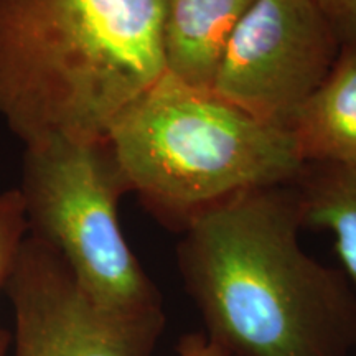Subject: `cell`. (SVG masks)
<instances>
[{
	"instance_id": "obj_1",
	"label": "cell",
	"mask_w": 356,
	"mask_h": 356,
	"mask_svg": "<svg viewBox=\"0 0 356 356\" xmlns=\"http://www.w3.org/2000/svg\"><path fill=\"white\" fill-rule=\"evenodd\" d=\"M292 185L254 190L195 218L177 267L204 337L229 356H350L356 292L302 248Z\"/></svg>"
},
{
	"instance_id": "obj_2",
	"label": "cell",
	"mask_w": 356,
	"mask_h": 356,
	"mask_svg": "<svg viewBox=\"0 0 356 356\" xmlns=\"http://www.w3.org/2000/svg\"><path fill=\"white\" fill-rule=\"evenodd\" d=\"M165 0H0V118L24 145L104 140L165 74Z\"/></svg>"
},
{
	"instance_id": "obj_3",
	"label": "cell",
	"mask_w": 356,
	"mask_h": 356,
	"mask_svg": "<svg viewBox=\"0 0 356 356\" xmlns=\"http://www.w3.org/2000/svg\"><path fill=\"white\" fill-rule=\"evenodd\" d=\"M108 140L129 193L177 233L238 195L293 185L305 168L286 129L168 74L119 115Z\"/></svg>"
},
{
	"instance_id": "obj_4",
	"label": "cell",
	"mask_w": 356,
	"mask_h": 356,
	"mask_svg": "<svg viewBox=\"0 0 356 356\" xmlns=\"http://www.w3.org/2000/svg\"><path fill=\"white\" fill-rule=\"evenodd\" d=\"M19 191L29 234L63 257L97 304L129 314L163 309L119 225L129 186L108 139L50 137L25 145Z\"/></svg>"
},
{
	"instance_id": "obj_5",
	"label": "cell",
	"mask_w": 356,
	"mask_h": 356,
	"mask_svg": "<svg viewBox=\"0 0 356 356\" xmlns=\"http://www.w3.org/2000/svg\"><path fill=\"white\" fill-rule=\"evenodd\" d=\"M12 356H154L165 310L139 314L97 304L55 249L26 234L8 275Z\"/></svg>"
},
{
	"instance_id": "obj_6",
	"label": "cell",
	"mask_w": 356,
	"mask_h": 356,
	"mask_svg": "<svg viewBox=\"0 0 356 356\" xmlns=\"http://www.w3.org/2000/svg\"><path fill=\"white\" fill-rule=\"evenodd\" d=\"M340 50L341 42L314 0H256L236 26L211 89L287 131Z\"/></svg>"
},
{
	"instance_id": "obj_7",
	"label": "cell",
	"mask_w": 356,
	"mask_h": 356,
	"mask_svg": "<svg viewBox=\"0 0 356 356\" xmlns=\"http://www.w3.org/2000/svg\"><path fill=\"white\" fill-rule=\"evenodd\" d=\"M256 0H165L162 50L165 74L211 89L236 26Z\"/></svg>"
},
{
	"instance_id": "obj_8",
	"label": "cell",
	"mask_w": 356,
	"mask_h": 356,
	"mask_svg": "<svg viewBox=\"0 0 356 356\" xmlns=\"http://www.w3.org/2000/svg\"><path fill=\"white\" fill-rule=\"evenodd\" d=\"M287 131L305 165L356 167V43L341 44L330 73Z\"/></svg>"
},
{
	"instance_id": "obj_9",
	"label": "cell",
	"mask_w": 356,
	"mask_h": 356,
	"mask_svg": "<svg viewBox=\"0 0 356 356\" xmlns=\"http://www.w3.org/2000/svg\"><path fill=\"white\" fill-rule=\"evenodd\" d=\"M304 228L328 231L356 292V167L305 165L292 185Z\"/></svg>"
},
{
	"instance_id": "obj_10",
	"label": "cell",
	"mask_w": 356,
	"mask_h": 356,
	"mask_svg": "<svg viewBox=\"0 0 356 356\" xmlns=\"http://www.w3.org/2000/svg\"><path fill=\"white\" fill-rule=\"evenodd\" d=\"M26 234L29 226L19 188L0 191V293L6 291L13 262ZM10 345L12 333L0 327V356H8Z\"/></svg>"
},
{
	"instance_id": "obj_11",
	"label": "cell",
	"mask_w": 356,
	"mask_h": 356,
	"mask_svg": "<svg viewBox=\"0 0 356 356\" xmlns=\"http://www.w3.org/2000/svg\"><path fill=\"white\" fill-rule=\"evenodd\" d=\"M341 44L356 43V0H314Z\"/></svg>"
},
{
	"instance_id": "obj_12",
	"label": "cell",
	"mask_w": 356,
	"mask_h": 356,
	"mask_svg": "<svg viewBox=\"0 0 356 356\" xmlns=\"http://www.w3.org/2000/svg\"><path fill=\"white\" fill-rule=\"evenodd\" d=\"M178 356H229L220 346L208 340L202 332L185 333L177 343Z\"/></svg>"
}]
</instances>
